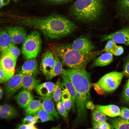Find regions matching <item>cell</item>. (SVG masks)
Here are the masks:
<instances>
[{"label":"cell","instance_id":"obj_27","mask_svg":"<svg viewBox=\"0 0 129 129\" xmlns=\"http://www.w3.org/2000/svg\"><path fill=\"white\" fill-rule=\"evenodd\" d=\"M34 115L37 118L38 122L39 120L42 122L55 120V118L53 115L42 108Z\"/></svg>","mask_w":129,"mask_h":129},{"label":"cell","instance_id":"obj_25","mask_svg":"<svg viewBox=\"0 0 129 129\" xmlns=\"http://www.w3.org/2000/svg\"><path fill=\"white\" fill-rule=\"evenodd\" d=\"M55 63L54 66L50 72L46 76L48 80H50L54 77L61 74L63 71V64L60 59L54 53V55Z\"/></svg>","mask_w":129,"mask_h":129},{"label":"cell","instance_id":"obj_31","mask_svg":"<svg viewBox=\"0 0 129 129\" xmlns=\"http://www.w3.org/2000/svg\"><path fill=\"white\" fill-rule=\"evenodd\" d=\"M92 117V121L97 123H101L106 122L107 119L105 115L97 108L93 110Z\"/></svg>","mask_w":129,"mask_h":129},{"label":"cell","instance_id":"obj_46","mask_svg":"<svg viewBox=\"0 0 129 129\" xmlns=\"http://www.w3.org/2000/svg\"><path fill=\"white\" fill-rule=\"evenodd\" d=\"M127 82L129 84V79L127 81Z\"/></svg>","mask_w":129,"mask_h":129},{"label":"cell","instance_id":"obj_15","mask_svg":"<svg viewBox=\"0 0 129 129\" xmlns=\"http://www.w3.org/2000/svg\"><path fill=\"white\" fill-rule=\"evenodd\" d=\"M14 99L18 105L24 108L34 100V98L30 91L25 89L21 90L14 97Z\"/></svg>","mask_w":129,"mask_h":129},{"label":"cell","instance_id":"obj_29","mask_svg":"<svg viewBox=\"0 0 129 129\" xmlns=\"http://www.w3.org/2000/svg\"><path fill=\"white\" fill-rule=\"evenodd\" d=\"M112 123L115 129H129V120L117 118L113 119Z\"/></svg>","mask_w":129,"mask_h":129},{"label":"cell","instance_id":"obj_18","mask_svg":"<svg viewBox=\"0 0 129 129\" xmlns=\"http://www.w3.org/2000/svg\"><path fill=\"white\" fill-rule=\"evenodd\" d=\"M18 115V112L15 108L10 104L0 106V118L5 119L14 118Z\"/></svg>","mask_w":129,"mask_h":129},{"label":"cell","instance_id":"obj_3","mask_svg":"<svg viewBox=\"0 0 129 129\" xmlns=\"http://www.w3.org/2000/svg\"><path fill=\"white\" fill-rule=\"evenodd\" d=\"M102 52L92 51L84 53L73 49L69 45L62 44L56 47L54 53L64 65L74 69H85L88 64Z\"/></svg>","mask_w":129,"mask_h":129},{"label":"cell","instance_id":"obj_16","mask_svg":"<svg viewBox=\"0 0 129 129\" xmlns=\"http://www.w3.org/2000/svg\"><path fill=\"white\" fill-rule=\"evenodd\" d=\"M115 6L118 16L129 23V0H116Z\"/></svg>","mask_w":129,"mask_h":129},{"label":"cell","instance_id":"obj_2","mask_svg":"<svg viewBox=\"0 0 129 129\" xmlns=\"http://www.w3.org/2000/svg\"><path fill=\"white\" fill-rule=\"evenodd\" d=\"M104 7V0H76L70 8V14L77 21L93 22L102 16Z\"/></svg>","mask_w":129,"mask_h":129},{"label":"cell","instance_id":"obj_34","mask_svg":"<svg viewBox=\"0 0 129 129\" xmlns=\"http://www.w3.org/2000/svg\"><path fill=\"white\" fill-rule=\"evenodd\" d=\"M93 129H113L112 126L108 123L105 122L101 123H97L92 122Z\"/></svg>","mask_w":129,"mask_h":129},{"label":"cell","instance_id":"obj_30","mask_svg":"<svg viewBox=\"0 0 129 129\" xmlns=\"http://www.w3.org/2000/svg\"><path fill=\"white\" fill-rule=\"evenodd\" d=\"M62 92L60 80L58 79L55 83V86L52 94L53 100L55 102L57 103L60 101Z\"/></svg>","mask_w":129,"mask_h":129},{"label":"cell","instance_id":"obj_8","mask_svg":"<svg viewBox=\"0 0 129 129\" xmlns=\"http://www.w3.org/2000/svg\"><path fill=\"white\" fill-rule=\"evenodd\" d=\"M100 36L102 42L112 40L116 43L129 45V25L113 33Z\"/></svg>","mask_w":129,"mask_h":129},{"label":"cell","instance_id":"obj_43","mask_svg":"<svg viewBox=\"0 0 129 129\" xmlns=\"http://www.w3.org/2000/svg\"><path fill=\"white\" fill-rule=\"evenodd\" d=\"M87 108L93 110L95 109L94 105L93 103L89 101L87 104Z\"/></svg>","mask_w":129,"mask_h":129},{"label":"cell","instance_id":"obj_40","mask_svg":"<svg viewBox=\"0 0 129 129\" xmlns=\"http://www.w3.org/2000/svg\"><path fill=\"white\" fill-rule=\"evenodd\" d=\"M6 76L4 70L0 64V83H5Z\"/></svg>","mask_w":129,"mask_h":129},{"label":"cell","instance_id":"obj_20","mask_svg":"<svg viewBox=\"0 0 129 129\" xmlns=\"http://www.w3.org/2000/svg\"><path fill=\"white\" fill-rule=\"evenodd\" d=\"M61 74L62 80L61 82L62 90L66 89L70 94L72 99V109L73 110L75 109V91L72 84L69 80L65 76Z\"/></svg>","mask_w":129,"mask_h":129},{"label":"cell","instance_id":"obj_13","mask_svg":"<svg viewBox=\"0 0 129 129\" xmlns=\"http://www.w3.org/2000/svg\"><path fill=\"white\" fill-rule=\"evenodd\" d=\"M38 98L41 103V108L53 115L57 120L60 118L59 113L55 107L52 95L48 97L41 96Z\"/></svg>","mask_w":129,"mask_h":129},{"label":"cell","instance_id":"obj_11","mask_svg":"<svg viewBox=\"0 0 129 129\" xmlns=\"http://www.w3.org/2000/svg\"><path fill=\"white\" fill-rule=\"evenodd\" d=\"M6 30L11 38L12 42L15 44L23 43L27 36L26 30L22 26H9L7 27Z\"/></svg>","mask_w":129,"mask_h":129},{"label":"cell","instance_id":"obj_10","mask_svg":"<svg viewBox=\"0 0 129 129\" xmlns=\"http://www.w3.org/2000/svg\"><path fill=\"white\" fill-rule=\"evenodd\" d=\"M69 45L73 49L84 53H89L95 48L94 45L89 39L82 36L79 37L72 44Z\"/></svg>","mask_w":129,"mask_h":129},{"label":"cell","instance_id":"obj_5","mask_svg":"<svg viewBox=\"0 0 129 129\" xmlns=\"http://www.w3.org/2000/svg\"><path fill=\"white\" fill-rule=\"evenodd\" d=\"M42 40L39 33L34 31L30 33L23 43L22 53L24 58L28 60L36 58L41 50Z\"/></svg>","mask_w":129,"mask_h":129},{"label":"cell","instance_id":"obj_35","mask_svg":"<svg viewBox=\"0 0 129 129\" xmlns=\"http://www.w3.org/2000/svg\"><path fill=\"white\" fill-rule=\"evenodd\" d=\"M123 60L124 63L123 73L126 76L129 77V53Z\"/></svg>","mask_w":129,"mask_h":129},{"label":"cell","instance_id":"obj_38","mask_svg":"<svg viewBox=\"0 0 129 129\" xmlns=\"http://www.w3.org/2000/svg\"><path fill=\"white\" fill-rule=\"evenodd\" d=\"M120 110V113L119 116L121 118L125 120H129V109L122 107Z\"/></svg>","mask_w":129,"mask_h":129},{"label":"cell","instance_id":"obj_28","mask_svg":"<svg viewBox=\"0 0 129 129\" xmlns=\"http://www.w3.org/2000/svg\"><path fill=\"white\" fill-rule=\"evenodd\" d=\"M62 101L64 108L69 113L72 106L71 98L69 93L66 89L62 90Z\"/></svg>","mask_w":129,"mask_h":129},{"label":"cell","instance_id":"obj_17","mask_svg":"<svg viewBox=\"0 0 129 129\" xmlns=\"http://www.w3.org/2000/svg\"><path fill=\"white\" fill-rule=\"evenodd\" d=\"M55 86V84L51 82H47L39 84L34 90L41 96L48 97L52 95Z\"/></svg>","mask_w":129,"mask_h":129},{"label":"cell","instance_id":"obj_9","mask_svg":"<svg viewBox=\"0 0 129 129\" xmlns=\"http://www.w3.org/2000/svg\"><path fill=\"white\" fill-rule=\"evenodd\" d=\"M17 60L7 51L0 54V64L5 74L6 82L14 75Z\"/></svg>","mask_w":129,"mask_h":129},{"label":"cell","instance_id":"obj_21","mask_svg":"<svg viewBox=\"0 0 129 129\" xmlns=\"http://www.w3.org/2000/svg\"><path fill=\"white\" fill-rule=\"evenodd\" d=\"M11 38L7 32L3 29H0V53L7 51L12 43Z\"/></svg>","mask_w":129,"mask_h":129},{"label":"cell","instance_id":"obj_44","mask_svg":"<svg viewBox=\"0 0 129 129\" xmlns=\"http://www.w3.org/2000/svg\"><path fill=\"white\" fill-rule=\"evenodd\" d=\"M4 92L3 88L0 86V100L1 99Z\"/></svg>","mask_w":129,"mask_h":129},{"label":"cell","instance_id":"obj_36","mask_svg":"<svg viewBox=\"0 0 129 129\" xmlns=\"http://www.w3.org/2000/svg\"><path fill=\"white\" fill-rule=\"evenodd\" d=\"M22 121L24 123L33 124L38 122L37 118L34 115H27L23 118Z\"/></svg>","mask_w":129,"mask_h":129},{"label":"cell","instance_id":"obj_49","mask_svg":"<svg viewBox=\"0 0 129 129\" xmlns=\"http://www.w3.org/2000/svg\"></svg>","mask_w":129,"mask_h":129},{"label":"cell","instance_id":"obj_41","mask_svg":"<svg viewBox=\"0 0 129 129\" xmlns=\"http://www.w3.org/2000/svg\"><path fill=\"white\" fill-rule=\"evenodd\" d=\"M35 127L34 124H22L19 125L16 129H30Z\"/></svg>","mask_w":129,"mask_h":129},{"label":"cell","instance_id":"obj_12","mask_svg":"<svg viewBox=\"0 0 129 129\" xmlns=\"http://www.w3.org/2000/svg\"><path fill=\"white\" fill-rule=\"evenodd\" d=\"M55 63L54 55L51 51H47L42 58L40 65V70L46 76L53 68Z\"/></svg>","mask_w":129,"mask_h":129},{"label":"cell","instance_id":"obj_47","mask_svg":"<svg viewBox=\"0 0 129 129\" xmlns=\"http://www.w3.org/2000/svg\"><path fill=\"white\" fill-rule=\"evenodd\" d=\"M14 1H17L18 0H13Z\"/></svg>","mask_w":129,"mask_h":129},{"label":"cell","instance_id":"obj_19","mask_svg":"<svg viewBox=\"0 0 129 129\" xmlns=\"http://www.w3.org/2000/svg\"><path fill=\"white\" fill-rule=\"evenodd\" d=\"M113 55L107 52L104 53L98 57L93 59L91 67H102L110 64L113 60Z\"/></svg>","mask_w":129,"mask_h":129},{"label":"cell","instance_id":"obj_33","mask_svg":"<svg viewBox=\"0 0 129 129\" xmlns=\"http://www.w3.org/2000/svg\"><path fill=\"white\" fill-rule=\"evenodd\" d=\"M7 51L16 59L21 53L20 49L13 43L10 44Z\"/></svg>","mask_w":129,"mask_h":129},{"label":"cell","instance_id":"obj_7","mask_svg":"<svg viewBox=\"0 0 129 129\" xmlns=\"http://www.w3.org/2000/svg\"><path fill=\"white\" fill-rule=\"evenodd\" d=\"M23 75L21 72L14 75L5 82V92L6 99L11 98L22 87Z\"/></svg>","mask_w":129,"mask_h":129},{"label":"cell","instance_id":"obj_45","mask_svg":"<svg viewBox=\"0 0 129 129\" xmlns=\"http://www.w3.org/2000/svg\"><path fill=\"white\" fill-rule=\"evenodd\" d=\"M51 129H60V124H59L56 127H53Z\"/></svg>","mask_w":129,"mask_h":129},{"label":"cell","instance_id":"obj_24","mask_svg":"<svg viewBox=\"0 0 129 129\" xmlns=\"http://www.w3.org/2000/svg\"><path fill=\"white\" fill-rule=\"evenodd\" d=\"M102 51L110 53L115 56H120L124 52L123 47L117 45L116 43L112 40H109Z\"/></svg>","mask_w":129,"mask_h":129},{"label":"cell","instance_id":"obj_6","mask_svg":"<svg viewBox=\"0 0 129 129\" xmlns=\"http://www.w3.org/2000/svg\"><path fill=\"white\" fill-rule=\"evenodd\" d=\"M124 75L123 73L117 71L109 72L101 77L96 83L95 86L102 93L112 92L119 86Z\"/></svg>","mask_w":129,"mask_h":129},{"label":"cell","instance_id":"obj_1","mask_svg":"<svg viewBox=\"0 0 129 129\" xmlns=\"http://www.w3.org/2000/svg\"><path fill=\"white\" fill-rule=\"evenodd\" d=\"M21 22L22 24L38 29L45 36L52 39L67 36L76 27L74 22L58 14L42 17H22Z\"/></svg>","mask_w":129,"mask_h":129},{"label":"cell","instance_id":"obj_22","mask_svg":"<svg viewBox=\"0 0 129 129\" xmlns=\"http://www.w3.org/2000/svg\"><path fill=\"white\" fill-rule=\"evenodd\" d=\"M96 108L104 114L111 117L119 116L120 113L119 108L118 106L114 105H97Z\"/></svg>","mask_w":129,"mask_h":129},{"label":"cell","instance_id":"obj_42","mask_svg":"<svg viewBox=\"0 0 129 129\" xmlns=\"http://www.w3.org/2000/svg\"><path fill=\"white\" fill-rule=\"evenodd\" d=\"M9 1L10 0H0V9L8 4Z\"/></svg>","mask_w":129,"mask_h":129},{"label":"cell","instance_id":"obj_37","mask_svg":"<svg viewBox=\"0 0 129 129\" xmlns=\"http://www.w3.org/2000/svg\"><path fill=\"white\" fill-rule=\"evenodd\" d=\"M123 97L124 102L126 104H129V84L127 81L124 89Z\"/></svg>","mask_w":129,"mask_h":129},{"label":"cell","instance_id":"obj_23","mask_svg":"<svg viewBox=\"0 0 129 129\" xmlns=\"http://www.w3.org/2000/svg\"><path fill=\"white\" fill-rule=\"evenodd\" d=\"M40 83V80L34 76L23 74L22 87L23 89L31 91Z\"/></svg>","mask_w":129,"mask_h":129},{"label":"cell","instance_id":"obj_48","mask_svg":"<svg viewBox=\"0 0 129 129\" xmlns=\"http://www.w3.org/2000/svg\"></svg>","mask_w":129,"mask_h":129},{"label":"cell","instance_id":"obj_26","mask_svg":"<svg viewBox=\"0 0 129 129\" xmlns=\"http://www.w3.org/2000/svg\"><path fill=\"white\" fill-rule=\"evenodd\" d=\"M41 108V103L40 100H34L24 108V111L26 116L34 115Z\"/></svg>","mask_w":129,"mask_h":129},{"label":"cell","instance_id":"obj_4","mask_svg":"<svg viewBox=\"0 0 129 129\" xmlns=\"http://www.w3.org/2000/svg\"><path fill=\"white\" fill-rule=\"evenodd\" d=\"M61 74L69 80L76 91L83 96L90 98L91 84L90 75L86 69H63Z\"/></svg>","mask_w":129,"mask_h":129},{"label":"cell","instance_id":"obj_39","mask_svg":"<svg viewBox=\"0 0 129 129\" xmlns=\"http://www.w3.org/2000/svg\"><path fill=\"white\" fill-rule=\"evenodd\" d=\"M45 2L53 4H60L66 3L73 0H42Z\"/></svg>","mask_w":129,"mask_h":129},{"label":"cell","instance_id":"obj_32","mask_svg":"<svg viewBox=\"0 0 129 129\" xmlns=\"http://www.w3.org/2000/svg\"><path fill=\"white\" fill-rule=\"evenodd\" d=\"M56 108L59 113L66 122H67L68 120V113L61 101H60L57 102Z\"/></svg>","mask_w":129,"mask_h":129},{"label":"cell","instance_id":"obj_14","mask_svg":"<svg viewBox=\"0 0 129 129\" xmlns=\"http://www.w3.org/2000/svg\"><path fill=\"white\" fill-rule=\"evenodd\" d=\"M39 71L38 63L36 58L27 60L22 65L21 72L23 74L34 76Z\"/></svg>","mask_w":129,"mask_h":129},{"label":"cell","instance_id":"obj_50","mask_svg":"<svg viewBox=\"0 0 129 129\" xmlns=\"http://www.w3.org/2000/svg\"></svg>","mask_w":129,"mask_h":129}]
</instances>
